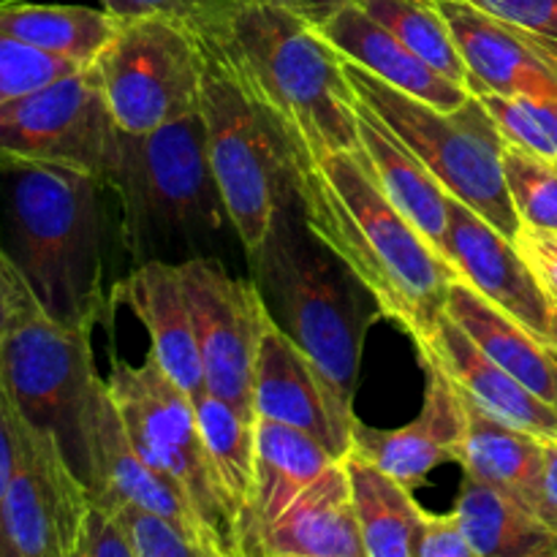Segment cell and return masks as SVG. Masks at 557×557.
Segmentation results:
<instances>
[{
	"label": "cell",
	"mask_w": 557,
	"mask_h": 557,
	"mask_svg": "<svg viewBox=\"0 0 557 557\" xmlns=\"http://www.w3.org/2000/svg\"><path fill=\"white\" fill-rule=\"evenodd\" d=\"M183 22L237 79L297 172L359 152V98L343 58L302 16L272 0H221Z\"/></svg>",
	"instance_id": "obj_1"
},
{
	"label": "cell",
	"mask_w": 557,
	"mask_h": 557,
	"mask_svg": "<svg viewBox=\"0 0 557 557\" xmlns=\"http://www.w3.org/2000/svg\"><path fill=\"white\" fill-rule=\"evenodd\" d=\"M297 201L310 232L368 288L381 319L417 346L438 330L455 267L381 194L357 152L297 172Z\"/></svg>",
	"instance_id": "obj_2"
},
{
	"label": "cell",
	"mask_w": 557,
	"mask_h": 557,
	"mask_svg": "<svg viewBox=\"0 0 557 557\" xmlns=\"http://www.w3.org/2000/svg\"><path fill=\"white\" fill-rule=\"evenodd\" d=\"M101 180L54 163L0 158V245L44 313L96 326L103 288Z\"/></svg>",
	"instance_id": "obj_3"
},
{
	"label": "cell",
	"mask_w": 557,
	"mask_h": 557,
	"mask_svg": "<svg viewBox=\"0 0 557 557\" xmlns=\"http://www.w3.org/2000/svg\"><path fill=\"white\" fill-rule=\"evenodd\" d=\"M248 259L272 321L302 348L319 373L337 433L351 451L359 359L370 319L381 315L379 305L310 232L299 201L281 212Z\"/></svg>",
	"instance_id": "obj_4"
},
{
	"label": "cell",
	"mask_w": 557,
	"mask_h": 557,
	"mask_svg": "<svg viewBox=\"0 0 557 557\" xmlns=\"http://www.w3.org/2000/svg\"><path fill=\"white\" fill-rule=\"evenodd\" d=\"M117 196L120 239L134 267L166 261V250L201 253L223 228H232L226 205L207 158L201 114L169 123L152 134L120 139L117 172L109 180Z\"/></svg>",
	"instance_id": "obj_5"
},
{
	"label": "cell",
	"mask_w": 557,
	"mask_h": 557,
	"mask_svg": "<svg viewBox=\"0 0 557 557\" xmlns=\"http://www.w3.org/2000/svg\"><path fill=\"white\" fill-rule=\"evenodd\" d=\"M92 326H65L44 313L27 288L16 302L0 354V389L16 413L47 433L85 482L90 422L103 379L92 362Z\"/></svg>",
	"instance_id": "obj_6"
},
{
	"label": "cell",
	"mask_w": 557,
	"mask_h": 557,
	"mask_svg": "<svg viewBox=\"0 0 557 557\" xmlns=\"http://www.w3.org/2000/svg\"><path fill=\"white\" fill-rule=\"evenodd\" d=\"M359 103L370 109L441 183V188L504 237L515 239L520 215L504 177V136L476 96L455 112H438L419 98L395 90L379 76L343 58Z\"/></svg>",
	"instance_id": "obj_7"
},
{
	"label": "cell",
	"mask_w": 557,
	"mask_h": 557,
	"mask_svg": "<svg viewBox=\"0 0 557 557\" xmlns=\"http://www.w3.org/2000/svg\"><path fill=\"white\" fill-rule=\"evenodd\" d=\"M107 389L136 451L183 493L212 553L248 557L243 522L207 460L194 397L163 373L152 354L141 364L114 357Z\"/></svg>",
	"instance_id": "obj_8"
},
{
	"label": "cell",
	"mask_w": 557,
	"mask_h": 557,
	"mask_svg": "<svg viewBox=\"0 0 557 557\" xmlns=\"http://www.w3.org/2000/svg\"><path fill=\"white\" fill-rule=\"evenodd\" d=\"M196 36V33H194ZM201 44V41H199ZM199 114L207 158L245 253H253L286 207L297 201V169L226 65L201 44Z\"/></svg>",
	"instance_id": "obj_9"
},
{
	"label": "cell",
	"mask_w": 557,
	"mask_h": 557,
	"mask_svg": "<svg viewBox=\"0 0 557 557\" xmlns=\"http://www.w3.org/2000/svg\"><path fill=\"white\" fill-rule=\"evenodd\" d=\"M92 71L123 134H152L199 112L205 54L180 16H123Z\"/></svg>",
	"instance_id": "obj_10"
},
{
	"label": "cell",
	"mask_w": 557,
	"mask_h": 557,
	"mask_svg": "<svg viewBox=\"0 0 557 557\" xmlns=\"http://www.w3.org/2000/svg\"><path fill=\"white\" fill-rule=\"evenodd\" d=\"M120 139L92 65L0 107V158L76 169L107 188L117 172Z\"/></svg>",
	"instance_id": "obj_11"
},
{
	"label": "cell",
	"mask_w": 557,
	"mask_h": 557,
	"mask_svg": "<svg viewBox=\"0 0 557 557\" xmlns=\"http://www.w3.org/2000/svg\"><path fill=\"white\" fill-rule=\"evenodd\" d=\"M177 267L199 343L205 392L256 419V354L272 321L259 286L256 281L234 277L215 256H194Z\"/></svg>",
	"instance_id": "obj_12"
},
{
	"label": "cell",
	"mask_w": 557,
	"mask_h": 557,
	"mask_svg": "<svg viewBox=\"0 0 557 557\" xmlns=\"http://www.w3.org/2000/svg\"><path fill=\"white\" fill-rule=\"evenodd\" d=\"M11 413L16 468L0 506V557H74L90 493L58 444Z\"/></svg>",
	"instance_id": "obj_13"
},
{
	"label": "cell",
	"mask_w": 557,
	"mask_h": 557,
	"mask_svg": "<svg viewBox=\"0 0 557 557\" xmlns=\"http://www.w3.org/2000/svg\"><path fill=\"white\" fill-rule=\"evenodd\" d=\"M424 373V400L417 419L397 430H375L357 419L351 451L413 493L444 462H457L468 430L466 397L449 375L430 359L419 357Z\"/></svg>",
	"instance_id": "obj_14"
},
{
	"label": "cell",
	"mask_w": 557,
	"mask_h": 557,
	"mask_svg": "<svg viewBox=\"0 0 557 557\" xmlns=\"http://www.w3.org/2000/svg\"><path fill=\"white\" fill-rule=\"evenodd\" d=\"M468 69V92L528 96L557 101V65L544 52L536 33L511 27L484 14L468 0H430Z\"/></svg>",
	"instance_id": "obj_15"
},
{
	"label": "cell",
	"mask_w": 557,
	"mask_h": 557,
	"mask_svg": "<svg viewBox=\"0 0 557 557\" xmlns=\"http://www.w3.org/2000/svg\"><path fill=\"white\" fill-rule=\"evenodd\" d=\"M446 226V261L457 277L466 281L487 302L504 310L509 319L531 330L539 341L549 343V297L536 281L515 239L504 237L482 215L449 196Z\"/></svg>",
	"instance_id": "obj_16"
},
{
	"label": "cell",
	"mask_w": 557,
	"mask_h": 557,
	"mask_svg": "<svg viewBox=\"0 0 557 557\" xmlns=\"http://www.w3.org/2000/svg\"><path fill=\"white\" fill-rule=\"evenodd\" d=\"M87 493L92 504L112 509L128 504L141 511L161 517L163 522L183 533L196 547L212 553L205 528L199 525L183 493L156 471L145 457L136 451L112 397L107 381L98 392L90 422V473H87Z\"/></svg>",
	"instance_id": "obj_17"
},
{
	"label": "cell",
	"mask_w": 557,
	"mask_h": 557,
	"mask_svg": "<svg viewBox=\"0 0 557 557\" xmlns=\"http://www.w3.org/2000/svg\"><path fill=\"white\" fill-rule=\"evenodd\" d=\"M417 351L438 364L473 406L542 441H557V408L495 364L449 315H444L428 341L419 343Z\"/></svg>",
	"instance_id": "obj_18"
},
{
	"label": "cell",
	"mask_w": 557,
	"mask_h": 557,
	"mask_svg": "<svg viewBox=\"0 0 557 557\" xmlns=\"http://www.w3.org/2000/svg\"><path fill=\"white\" fill-rule=\"evenodd\" d=\"M112 299L123 302L141 321L150 335L152 359L196 400L205 392V373L180 267L172 261H147L134 267L112 288Z\"/></svg>",
	"instance_id": "obj_19"
},
{
	"label": "cell",
	"mask_w": 557,
	"mask_h": 557,
	"mask_svg": "<svg viewBox=\"0 0 557 557\" xmlns=\"http://www.w3.org/2000/svg\"><path fill=\"white\" fill-rule=\"evenodd\" d=\"M315 33L335 49L341 58L351 60L368 74L379 76L395 90L430 103L438 112H455L471 98L468 87L446 79L444 74L424 63L381 22H375L357 0L341 5L326 16Z\"/></svg>",
	"instance_id": "obj_20"
},
{
	"label": "cell",
	"mask_w": 557,
	"mask_h": 557,
	"mask_svg": "<svg viewBox=\"0 0 557 557\" xmlns=\"http://www.w3.org/2000/svg\"><path fill=\"white\" fill-rule=\"evenodd\" d=\"M253 413L256 419H270L310 433L335 455H348V444L337 433L319 373L275 321L267 324L256 354Z\"/></svg>",
	"instance_id": "obj_21"
},
{
	"label": "cell",
	"mask_w": 557,
	"mask_h": 557,
	"mask_svg": "<svg viewBox=\"0 0 557 557\" xmlns=\"http://www.w3.org/2000/svg\"><path fill=\"white\" fill-rule=\"evenodd\" d=\"M256 549L292 557H368L346 457L310 484L275 522L261 528Z\"/></svg>",
	"instance_id": "obj_22"
},
{
	"label": "cell",
	"mask_w": 557,
	"mask_h": 557,
	"mask_svg": "<svg viewBox=\"0 0 557 557\" xmlns=\"http://www.w3.org/2000/svg\"><path fill=\"white\" fill-rule=\"evenodd\" d=\"M357 156L362 158L368 174L375 180L381 194L395 205V210L444 253L446 226H449V205H446L449 194L364 103H359Z\"/></svg>",
	"instance_id": "obj_23"
},
{
	"label": "cell",
	"mask_w": 557,
	"mask_h": 557,
	"mask_svg": "<svg viewBox=\"0 0 557 557\" xmlns=\"http://www.w3.org/2000/svg\"><path fill=\"white\" fill-rule=\"evenodd\" d=\"M466 413L468 430L457 460L466 476L498 490L542 520L547 441L500 422L471 400H466Z\"/></svg>",
	"instance_id": "obj_24"
},
{
	"label": "cell",
	"mask_w": 557,
	"mask_h": 557,
	"mask_svg": "<svg viewBox=\"0 0 557 557\" xmlns=\"http://www.w3.org/2000/svg\"><path fill=\"white\" fill-rule=\"evenodd\" d=\"M446 315L493 359L495 364L525 384L533 395L557 408V368L549 343L495 308L457 277L446 297Z\"/></svg>",
	"instance_id": "obj_25"
},
{
	"label": "cell",
	"mask_w": 557,
	"mask_h": 557,
	"mask_svg": "<svg viewBox=\"0 0 557 557\" xmlns=\"http://www.w3.org/2000/svg\"><path fill=\"white\" fill-rule=\"evenodd\" d=\"M341 460V455L310 433L270 419H256V536Z\"/></svg>",
	"instance_id": "obj_26"
},
{
	"label": "cell",
	"mask_w": 557,
	"mask_h": 557,
	"mask_svg": "<svg viewBox=\"0 0 557 557\" xmlns=\"http://www.w3.org/2000/svg\"><path fill=\"white\" fill-rule=\"evenodd\" d=\"M120 27V16L87 5L0 0V33L33 49L90 69Z\"/></svg>",
	"instance_id": "obj_27"
},
{
	"label": "cell",
	"mask_w": 557,
	"mask_h": 557,
	"mask_svg": "<svg viewBox=\"0 0 557 557\" xmlns=\"http://www.w3.org/2000/svg\"><path fill=\"white\" fill-rule=\"evenodd\" d=\"M346 468L368 557H419L428 511L411 490L357 455H346Z\"/></svg>",
	"instance_id": "obj_28"
},
{
	"label": "cell",
	"mask_w": 557,
	"mask_h": 557,
	"mask_svg": "<svg viewBox=\"0 0 557 557\" xmlns=\"http://www.w3.org/2000/svg\"><path fill=\"white\" fill-rule=\"evenodd\" d=\"M196 422H199L201 444L207 460L221 482L223 493L232 500L245 539H248V557L256 553L253 528V487H256V419L221 397L201 392L194 400Z\"/></svg>",
	"instance_id": "obj_29"
},
{
	"label": "cell",
	"mask_w": 557,
	"mask_h": 557,
	"mask_svg": "<svg viewBox=\"0 0 557 557\" xmlns=\"http://www.w3.org/2000/svg\"><path fill=\"white\" fill-rule=\"evenodd\" d=\"M455 517L479 557H544L557 549V531L498 490L462 479Z\"/></svg>",
	"instance_id": "obj_30"
},
{
	"label": "cell",
	"mask_w": 557,
	"mask_h": 557,
	"mask_svg": "<svg viewBox=\"0 0 557 557\" xmlns=\"http://www.w3.org/2000/svg\"><path fill=\"white\" fill-rule=\"evenodd\" d=\"M375 22L400 38L417 58L438 74L468 87V69L441 14L430 0H357Z\"/></svg>",
	"instance_id": "obj_31"
},
{
	"label": "cell",
	"mask_w": 557,
	"mask_h": 557,
	"mask_svg": "<svg viewBox=\"0 0 557 557\" xmlns=\"http://www.w3.org/2000/svg\"><path fill=\"white\" fill-rule=\"evenodd\" d=\"M504 177L522 226L557 234V161L506 145Z\"/></svg>",
	"instance_id": "obj_32"
},
{
	"label": "cell",
	"mask_w": 557,
	"mask_h": 557,
	"mask_svg": "<svg viewBox=\"0 0 557 557\" xmlns=\"http://www.w3.org/2000/svg\"><path fill=\"white\" fill-rule=\"evenodd\" d=\"M476 98L487 109L506 145L557 161L555 114L547 101L528 96H500V92H482Z\"/></svg>",
	"instance_id": "obj_33"
},
{
	"label": "cell",
	"mask_w": 557,
	"mask_h": 557,
	"mask_svg": "<svg viewBox=\"0 0 557 557\" xmlns=\"http://www.w3.org/2000/svg\"><path fill=\"white\" fill-rule=\"evenodd\" d=\"M76 71H82V65L27 47L0 33V107Z\"/></svg>",
	"instance_id": "obj_34"
},
{
	"label": "cell",
	"mask_w": 557,
	"mask_h": 557,
	"mask_svg": "<svg viewBox=\"0 0 557 557\" xmlns=\"http://www.w3.org/2000/svg\"><path fill=\"white\" fill-rule=\"evenodd\" d=\"M114 517L120 520V525L128 533L131 544H134L136 557H207L210 553L196 547L194 542L183 536L180 531H174L169 522H163L161 517L150 515V511H141L136 506L120 504L112 506Z\"/></svg>",
	"instance_id": "obj_35"
},
{
	"label": "cell",
	"mask_w": 557,
	"mask_h": 557,
	"mask_svg": "<svg viewBox=\"0 0 557 557\" xmlns=\"http://www.w3.org/2000/svg\"><path fill=\"white\" fill-rule=\"evenodd\" d=\"M74 557H136V553L117 517L90 500Z\"/></svg>",
	"instance_id": "obj_36"
},
{
	"label": "cell",
	"mask_w": 557,
	"mask_h": 557,
	"mask_svg": "<svg viewBox=\"0 0 557 557\" xmlns=\"http://www.w3.org/2000/svg\"><path fill=\"white\" fill-rule=\"evenodd\" d=\"M468 3L511 27L557 38V0H468Z\"/></svg>",
	"instance_id": "obj_37"
},
{
	"label": "cell",
	"mask_w": 557,
	"mask_h": 557,
	"mask_svg": "<svg viewBox=\"0 0 557 557\" xmlns=\"http://www.w3.org/2000/svg\"><path fill=\"white\" fill-rule=\"evenodd\" d=\"M515 245L533 270L536 281L542 283L549 302H557V234L520 226Z\"/></svg>",
	"instance_id": "obj_38"
},
{
	"label": "cell",
	"mask_w": 557,
	"mask_h": 557,
	"mask_svg": "<svg viewBox=\"0 0 557 557\" xmlns=\"http://www.w3.org/2000/svg\"><path fill=\"white\" fill-rule=\"evenodd\" d=\"M419 557H479V553L462 531L455 511H449V515H428Z\"/></svg>",
	"instance_id": "obj_39"
},
{
	"label": "cell",
	"mask_w": 557,
	"mask_h": 557,
	"mask_svg": "<svg viewBox=\"0 0 557 557\" xmlns=\"http://www.w3.org/2000/svg\"><path fill=\"white\" fill-rule=\"evenodd\" d=\"M221 0H101L103 9L114 16H141V14H172L185 20L196 11L207 9Z\"/></svg>",
	"instance_id": "obj_40"
},
{
	"label": "cell",
	"mask_w": 557,
	"mask_h": 557,
	"mask_svg": "<svg viewBox=\"0 0 557 557\" xmlns=\"http://www.w3.org/2000/svg\"><path fill=\"white\" fill-rule=\"evenodd\" d=\"M27 292L25 277L20 275L11 259L5 256L3 245H0V354H3V341L5 332L11 326V315H14L16 302H20L22 294Z\"/></svg>",
	"instance_id": "obj_41"
},
{
	"label": "cell",
	"mask_w": 557,
	"mask_h": 557,
	"mask_svg": "<svg viewBox=\"0 0 557 557\" xmlns=\"http://www.w3.org/2000/svg\"><path fill=\"white\" fill-rule=\"evenodd\" d=\"M16 468V433H14V413H11L9 400L0 389V506H3L5 490H9L11 476Z\"/></svg>",
	"instance_id": "obj_42"
},
{
	"label": "cell",
	"mask_w": 557,
	"mask_h": 557,
	"mask_svg": "<svg viewBox=\"0 0 557 557\" xmlns=\"http://www.w3.org/2000/svg\"><path fill=\"white\" fill-rule=\"evenodd\" d=\"M542 520L557 531V441H547V462H544V509Z\"/></svg>",
	"instance_id": "obj_43"
},
{
	"label": "cell",
	"mask_w": 557,
	"mask_h": 557,
	"mask_svg": "<svg viewBox=\"0 0 557 557\" xmlns=\"http://www.w3.org/2000/svg\"><path fill=\"white\" fill-rule=\"evenodd\" d=\"M272 3L283 5V9L294 11V14L302 16L308 25H321L330 14H335L341 5L351 3V0H272Z\"/></svg>",
	"instance_id": "obj_44"
},
{
	"label": "cell",
	"mask_w": 557,
	"mask_h": 557,
	"mask_svg": "<svg viewBox=\"0 0 557 557\" xmlns=\"http://www.w3.org/2000/svg\"><path fill=\"white\" fill-rule=\"evenodd\" d=\"M539 44L544 47V52L549 54V60L557 65V38H547V36H536Z\"/></svg>",
	"instance_id": "obj_45"
},
{
	"label": "cell",
	"mask_w": 557,
	"mask_h": 557,
	"mask_svg": "<svg viewBox=\"0 0 557 557\" xmlns=\"http://www.w3.org/2000/svg\"><path fill=\"white\" fill-rule=\"evenodd\" d=\"M549 305H553V310H549V346L557 348V302Z\"/></svg>",
	"instance_id": "obj_46"
},
{
	"label": "cell",
	"mask_w": 557,
	"mask_h": 557,
	"mask_svg": "<svg viewBox=\"0 0 557 557\" xmlns=\"http://www.w3.org/2000/svg\"><path fill=\"white\" fill-rule=\"evenodd\" d=\"M250 557H292V555H264V553H261V549H256V553L250 555Z\"/></svg>",
	"instance_id": "obj_47"
},
{
	"label": "cell",
	"mask_w": 557,
	"mask_h": 557,
	"mask_svg": "<svg viewBox=\"0 0 557 557\" xmlns=\"http://www.w3.org/2000/svg\"><path fill=\"white\" fill-rule=\"evenodd\" d=\"M549 107H553V114H555V128H557V101L549 103Z\"/></svg>",
	"instance_id": "obj_48"
},
{
	"label": "cell",
	"mask_w": 557,
	"mask_h": 557,
	"mask_svg": "<svg viewBox=\"0 0 557 557\" xmlns=\"http://www.w3.org/2000/svg\"><path fill=\"white\" fill-rule=\"evenodd\" d=\"M549 351H553V362H555V368H557V348L549 346Z\"/></svg>",
	"instance_id": "obj_49"
},
{
	"label": "cell",
	"mask_w": 557,
	"mask_h": 557,
	"mask_svg": "<svg viewBox=\"0 0 557 557\" xmlns=\"http://www.w3.org/2000/svg\"><path fill=\"white\" fill-rule=\"evenodd\" d=\"M544 557H557V549H553V553H549V555H544Z\"/></svg>",
	"instance_id": "obj_50"
},
{
	"label": "cell",
	"mask_w": 557,
	"mask_h": 557,
	"mask_svg": "<svg viewBox=\"0 0 557 557\" xmlns=\"http://www.w3.org/2000/svg\"><path fill=\"white\" fill-rule=\"evenodd\" d=\"M207 557H218V555H207Z\"/></svg>",
	"instance_id": "obj_51"
}]
</instances>
